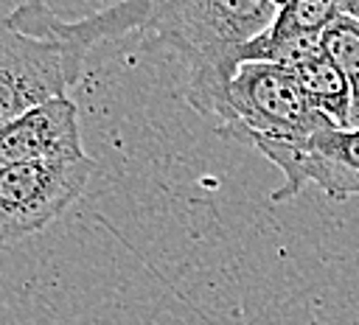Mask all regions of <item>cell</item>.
<instances>
[{
    "label": "cell",
    "mask_w": 359,
    "mask_h": 325,
    "mask_svg": "<svg viewBox=\"0 0 359 325\" xmlns=\"http://www.w3.org/2000/svg\"><path fill=\"white\" fill-rule=\"evenodd\" d=\"M79 154H84L79 109L70 98L48 101L0 126V168Z\"/></svg>",
    "instance_id": "cell-6"
},
{
    "label": "cell",
    "mask_w": 359,
    "mask_h": 325,
    "mask_svg": "<svg viewBox=\"0 0 359 325\" xmlns=\"http://www.w3.org/2000/svg\"><path fill=\"white\" fill-rule=\"evenodd\" d=\"M143 3H121L81 20H62L42 3L0 17V126L67 98L93 45L137 31Z\"/></svg>",
    "instance_id": "cell-1"
},
{
    "label": "cell",
    "mask_w": 359,
    "mask_h": 325,
    "mask_svg": "<svg viewBox=\"0 0 359 325\" xmlns=\"http://www.w3.org/2000/svg\"><path fill=\"white\" fill-rule=\"evenodd\" d=\"M87 154L0 168V241L17 244L59 219L87 188Z\"/></svg>",
    "instance_id": "cell-4"
},
{
    "label": "cell",
    "mask_w": 359,
    "mask_h": 325,
    "mask_svg": "<svg viewBox=\"0 0 359 325\" xmlns=\"http://www.w3.org/2000/svg\"><path fill=\"white\" fill-rule=\"evenodd\" d=\"M320 48L351 87V129H359V20L342 11L323 31Z\"/></svg>",
    "instance_id": "cell-8"
},
{
    "label": "cell",
    "mask_w": 359,
    "mask_h": 325,
    "mask_svg": "<svg viewBox=\"0 0 359 325\" xmlns=\"http://www.w3.org/2000/svg\"><path fill=\"white\" fill-rule=\"evenodd\" d=\"M216 118L219 137L252 148L258 143H303L314 132L331 126L309 106L297 76L272 62L238 64Z\"/></svg>",
    "instance_id": "cell-3"
},
{
    "label": "cell",
    "mask_w": 359,
    "mask_h": 325,
    "mask_svg": "<svg viewBox=\"0 0 359 325\" xmlns=\"http://www.w3.org/2000/svg\"><path fill=\"white\" fill-rule=\"evenodd\" d=\"M255 148L283 177L272 202H286L306 185H317L334 202L359 196V129L325 126L303 143H258Z\"/></svg>",
    "instance_id": "cell-5"
},
{
    "label": "cell",
    "mask_w": 359,
    "mask_h": 325,
    "mask_svg": "<svg viewBox=\"0 0 359 325\" xmlns=\"http://www.w3.org/2000/svg\"><path fill=\"white\" fill-rule=\"evenodd\" d=\"M278 6L275 0H146L140 31L180 53L188 67V104L216 115L241 64V45L272 25Z\"/></svg>",
    "instance_id": "cell-2"
},
{
    "label": "cell",
    "mask_w": 359,
    "mask_h": 325,
    "mask_svg": "<svg viewBox=\"0 0 359 325\" xmlns=\"http://www.w3.org/2000/svg\"><path fill=\"white\" fill-rule=\"evenodd\" d=\"M309 106L337 129H351V87L339 67L320 50L292 67Z\"/></svg>",
    "instance_id": "cell-7"
},
{
    "label": "cell",
    "mask_w": 359,
    "mask_h": 325,
    "mask_svg": "<svg viewBox=\"0 0 359 325\" xmlns=\"http://www.w3.org/2000/svg\"><path fill=\"white\" fill-rule=\"evenodd\" d=\"M342 11L351 14L353 20H359V0H356V3H342Z\"/></svg>",
    "instance_id": "cell-9"
}]
</instances>
